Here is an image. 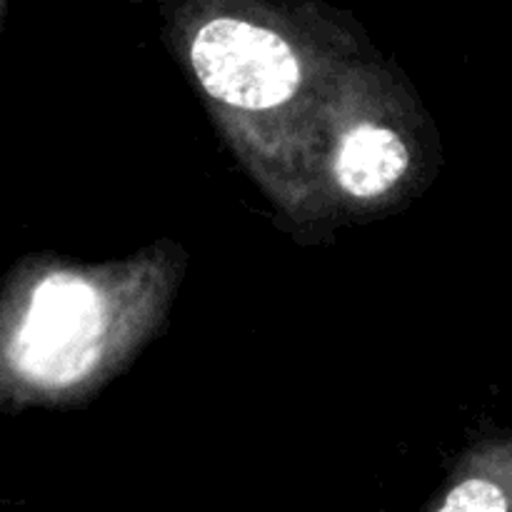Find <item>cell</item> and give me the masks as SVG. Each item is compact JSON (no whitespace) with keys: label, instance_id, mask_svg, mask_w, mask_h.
Masks as SVG:
<instances>
[{"label":"cell","instance_id":"obj_1","mask_svg":"<svg viewBox=\"0 0 512 512\" xmlns=\"http://www.w3.org/2000/svg\"><path fill=\"white\" fill-rule=\"evenodd\" d=\"M190 58L210 98L240 110L275 108L300 85L298 55L285 38L248 20H210L195 35Z\"/></svg>","mask_w":512,"mask_h":512},{"label":"cell","instance_id":"obj_2","mask_svg":"<svg viewBox=\"0 0 512 512\" xmlns=\"http://www.w3.org/2000/svg\"><path fill=\"white\" fill-rule=\"evenodd\" d=\"M95 330L98 298L93 288L73 278H50L35 290L15 358L25 373L63 383L90 363Z\"/></svg>","mask_w":512,"mask_h":512},{"label":"cell","instance_id":"obj_3","mask_svg":"<svg viewBox=\"0 0 512 512\" xmlns=\"http://www.w3.org/2000/svg\"><path fill=\"white\" fill-rule=\"evenodd\" d=\"M408 165V148L398 133L380 125H360L345 135L335 173L355 198H378L403 178Z\"/></svg>","mask_w":512,"mask_h":512},{"label":"cell","instance_id":"obj_4","mask_svg":"<svg viewBox=\"0 0 512 512\" xmlns=\"http://www.w3.org/2000/svg\"><path fill=\"white\" fill-rule=\"evenodd\" d=\"M438 512H512V465L458 483Z\"/></svg>","mask_w":512,"mask_h":512}]
</instances>
